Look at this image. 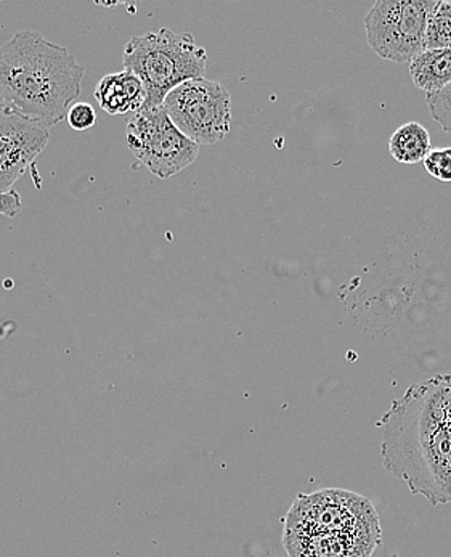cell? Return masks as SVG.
I'll return each instance as SVG.
<instances>
[{
	"instance_id": "2e32d148",
	"label": "cell",
	"mask_w": 451,
	"mask_h": 557,
	"mask_svg": "<svg viewBox=\"0 0 451 557\" xmlns=\"http://www.w3.org/2000/svg\"><path fill=\"white\" fill-rule=\"evenodd\" d=\"M22 208V197H20L15 190L10 191V194H2V191H0V215L15 218V215L20 214Z\"/></svg>"
},
{
	"instance_id": "6da1fadb",
	"label": "cell",
	"mask_w": 451,
	"mask_h": 557,
	"mask_svg": "<svg viewBox=\"0 0 451 557\" xmlns=\"http://www.w3.org/2000/svg\"><path fill=\"white\" fill-rule=\"evenodd\" d=\"M376 426L384 468L434 506L451 503V374L412 384Z\"/></svg>"
},
{
	"instance_id": "8fae6325",
	"label": "cell",
	"mask_w": 451,
	"mask_h": 557,
	"mask_svg": "<svg viewBox=\"0 0 451 557\" xmlns=\"http://www.w3.org/2000/svg\"><path fill=\"white\" fill-rule=\"evenodd\" d=\"M430 148V135L419 123H406L389 138V153L402 164H416L426 160Z\"/></svg>"
},
{
	"instance_id": "3957f363",
	"label": "cell",
	"mask_w": 451,
	"mask_h": 557,
	"mask_svg": "<svg viewBox=\"0 0 451 557\" xmlns=\"http://www.w3.org/2000/svg\"><path fill=\"white\" fill-rule=\"evenodd\" d=\"M289 557H372L381 527L369 499L346 491L299 495L283 535Z\"/></svg>"
},
{
	"instance_id": "8992f818",
	"label": "cell",
	"mask_w": 451,
	"mask_h": 557,
	"mask_svg": "<svg viewBox=\"0 0 451 557\" xmlns=\"http://www.w3.org/2000/svg\"><path fill=\"white\" fill-rule=\"evenodd\" d=\"M436 0H379L366 13V40L376 55L412 63L426 52V32Z\"/></svg>"
},
{
	"instance_id": "9a60e30c",
	"label": "cell",
	"mask_w": 451,
	"mask_h": 557,
	"mask_svg": "<svg viewBox=\"0 0 451 557\" xmlns=\"http://www.w3.org/2000/svg\"><path fill=\"white\" fill-rule=\"evenodd\" d=\"M66 123L73 131L84 132L90 131L97 123L96 108L86 101L74 103L66 114Z\"/></svg>"
},
{
	"instance_id": "9c48e42d",
	"label": "cell",
	"mask_w": 451,
	"mask_h": 557,
	"mask_svg": "<svg viewBox=\"0 0 451 557\" xmlns=\"http://www.w3.org/2000/svg\"><path fill=\"white\" fill-rule=\"evenodd\" d=\"M93 97L100 108L111 116L136 113L147 103V89L133 71L107 74L97 84Z\"/></svg>"
},
{
	"instance_id": "7a4b0ae2",
	"label": "cell",
	"mask_w": 451,
	"mask_h": 557,
	"mask_svg": "<svg viewBox=\"0 0 451 557\" xmlns=\"http://www.w3.org/2000/svg\"><path fill=\"white\" fill-rule=\"evenodd\" d=\"M86 70L65 47L35 29L0 46V104L43 127L65 120L79 97Z\"/></svg>"
},
{
	"instance_id": "277c9868",
	"label": "cell",
	"mask_w": 451,
	"mask_h": 557,
	"mask_svg": "<svg viewBox=\"0 0 451 557\" xmlns=\"http://www.w3.org/2000/svg\"><path fill=\"white\" fill-rule=\"evenodd\" d=\"M208 53L188 33L161 28L134 36L124 47V70L139 76L147 89V103L163 104L175 87L206 74Z\"/></svg>"
},
{
	"instance_id": "52a82bcc",
	"label": "cell",
	"mask_w": 451,
	"mask_h": 557,
	"mask_svg": "<svg viewBox=\"0 0 451 557\" xmlns=\"http://www.w3.org/2000/svg\"><path fill=\"white\" fill-rule=\"evenodd\" d=\"M163 107L174 126L200 147L217 144L230 132V94L217 81H187L175 87Z\"/></svg>"
},
{
	"instance_id": "4fadbf2b",
	"label": "cell",
	"mask_w": 451,
	"mask_h": 557,
	"mask_svg": "<svg viewBox=\"0 0 451 557\" xmlns=\"http://www.w3.org/2000/svg\"><path fill=\"white\" fill-rule=\"evenodd\" d=\"M426 103L434 121L451 137V84L440 92L426 94Z\"/></svg>"
},
{
	"instance_id": "7c38bea8",
	"label": "cell",
	"mask_w": 451,
	"mask_h": 557,
	"mask_svg": "<svg viewBox=\"0 0 451 557\" xmlns=\"http://www.w3.org/2000/svg\"><path fill=\"white\" fill-rule=\"evenodd\" d=\"M451 47V2H436L427 22L426 50Z\"/></svg>"
},
{
	"instance_id": "ba28073f",
	"label": "cell",
	"mask_w": 451,
	"mask_h": 557,
	"mask_svg": "<svg viewBox=\"0 0 451 557\" xmlns=\"http://www.w3.org/2000/svg\"><path fill=\"white\" fill-rule=\"evenodd\" d=\"M50 132L42 124L0 104V191L13 185L35 165L49 145Z\"/></svg>"
},
{
	"instance_id": "5b68a950",
	"label": "cell",
	"mask_w": 451,
	"mask_h": 557,
	"mask_svg": "<svg viewBox=\"0 0 451 557\" xmlns=\"http://www.w3.org/2000/svg\"><path fill=\"white\" fill-rule=\"evenodd\" d=\"M126 141L136 160L160 178L174 177L200 154V145L174 126L163 104L136 111L127 121Z\"/></svg>"
},
{
	"instance_id": "30bf717a",
	"label": "cell",
	"mask_w": 451,
	"mask_h": 557,
	"mask_svg": "<svg viewBox=\"0 0 451 557\" xmlns=\"http://www.w3.org/2000/svg\"><path fill=\"white\" fill-rule=\"evenodd\" d=\"M410 74L417 89L436 94L451 84V47L426 50L410 63Z\"/></svg>"
},
{
	"instance_id": "5bb4252c",
	"label": "cell",
	"mask_w": 451,
	"mask_h": 557,
	"mask_svg": "<svg viewBox=\"0 0 451 557\" xmlns=\"http://www.w3.org/2000/svg\"><path fill=\"white\" fill-rule=\"evenodd\" d=\"M424 169L430 177L439 182H451V147L436 148L423 161Z\"/></svg>"
}]
</instances>
